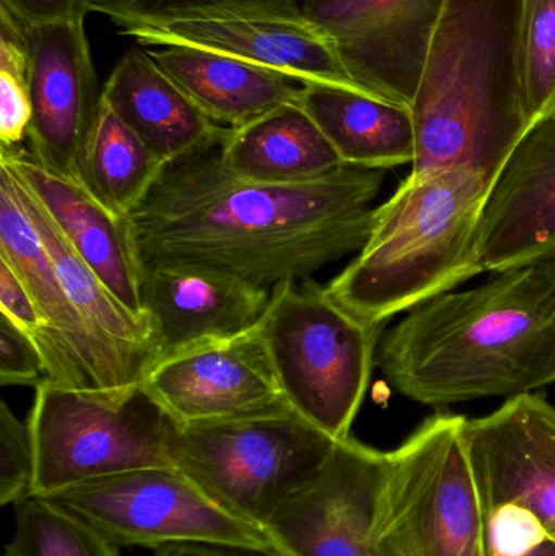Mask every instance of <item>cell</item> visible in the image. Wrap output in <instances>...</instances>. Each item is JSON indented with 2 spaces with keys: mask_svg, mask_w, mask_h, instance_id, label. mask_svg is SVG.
<instances>
[{
  "mask_svg": "<svg viewBox=\"0 0 555 556\" xmlns=\"http://www.w3.org/2000/svg\"><path fill=\"white\" fill-rule=\"evenodd\" d=\"M225 130L166 163L127 215L140 266L212 267L273 290L361 251L381 169L345 165L305 185L243 181L222 162Z\"/></svg>",
  "mask_w": 555,
  "mask_h": 556,
  "instance_id": "6da1fadb",
  "label": "cell"
},
{
  "mask_svg": "<svg viewBox=\"0 0 555 556\" xmlns=\"http://www.w3.org/2000/svg\"><path fill=\"white\" fill-rule=\"evenodd\" d=\"M414 307L378 346L394 391L430 407L555 384V254Z\"/></svg>",
  "mask_w": 555,
  "mask_h": 556,
  "instance_id": "7a4b0ae2",
  "label": "cell"
},
{
  "mask_svg": "<svg viewBox=\"0 0 555 556\" xmlns=\"http://www.w3.org/2000/svg\"><path fill=\"white\" fill-rule=\"evenodd\" d=\"M524 0H446L411 103V175L471 168L491 179L528 130L518 72Z\"/></svg>",
  "mask_w": 555,
  "mask_h": 556,
  "instance_id": "3957f363",
  "label": "cell"
},
{
  "mask_svg": "<svg viewBox=\"0 0 555 556\" xmlns=\"http://www.w3.org/2000/svg\"><path fill=\"white\" fill-rule=\"evenodd\" d=\"M494 179L471 168L407 176L375 208L370 233L329 294L365 323L383 326L481 276L479 227Z\"/></svg>",
  "mask_w": 555,
  "mask_h": 556,
  "instance_id": "277c9868",
  "label": "cell"
},
{
  "mask_svg": "<svg viewBox=\"0 0 555 556\" xmlns=\"http://www.w3.org/2000/svg\"><path fill=\"white\" fill-rule=\"evenodd\" d=\"M260 330L289 407L335 441L351 438L383 326L352 316L305 278L270 290Z\"/></svg>",
  "mask_w": 555,
  "mask_h": 556,
  "instance_id": "5b68a950",
  "label": "cell"
},
{
  "mask_svg": "<svg viewBox=\"0 0 555 556\" xmlns=\"http://www.w3.org/2000/svg\"><path fill=\"white\" fill-rule=\"evenodd\" d=\"M35 451V495L130 470L173 467L179 424L142 381L113 388H68L42 381L28 418Z\"/></svg>",
  "mask_w": 555,
  "mask_h": 556,
  "instance_id": "8992f818",
  "label": "cell"
},
{
  "mask_svg": "<svg viewBox=\"0 0 555 556\" xmlns=\"http://www.w3.org/2000/svg\"><path fill=\"white\" fill-rule=\"evenodd\" d=\"M468 418L439 414L388 451L377 532L390 556H488L466 444Z\"/></svg>",
  "mask_w": 555,
  "mask_h": 556,
  "instance_id": "52a82bcc",
  "label": "cell"
},
{
  "mask_svg": "<svg viewBox=\"0 0 555 556\" xmlns=\"http://www.w3.org/2000/svg\"><path fill=\"white\" fill-rule=\"evenodd\" d=\"M338 441L295 412L179 425L173 467L237 518L264 531L302 492Z\"/></svg>",
  "mask_w": 555,
  "mask_h": 556,
  "instance_id": "ba28073f",
  "label": "cell"
},
{
  "mask_svg": "<svg viewBox=\"0 0 555 556\" xmlns=\"http://www.w3.org/2000/svg\"><path fill=\"white\" fill-rule=\"evenodd\" d=\"M49 498L77 513L119 548L212 545L274 554L264 531L231 515L175 467L130 470Z\"/></svg>",
  "mask_w": 555,
  "mask_h": 556,
  "instance_id": "9c48e42d",
  "label": "cell"
},
{
  "mask_svg": "<svg viewBox=\"0 0 555 556\" xmlns=\"http://www.w3.org/2000/svg\"><path fill=\"white\" fill-rule=\"evenodd\" d=\"M446 0H302L358 88L409 106Z\"/></svg>",
  "mask_w": 555,
  "mask_h": 556,
  "instance_id": "30bf717a",
  "label": "cell"
},
{
  "mask_svg": "<svg viewBox=\"0 0 555 556\" xmlns=\"http://www.w3.org/2000/svg\"><path fill=\"white\" fill-rule=\"evenodd\" d=\"M384 451L338 441L315 479L264 529L273 556H390L377 532Z\"/></svg>",
  "mask_w": 555,
  "mask_h": 556,
  "instance_id": "8fae6325",
  "label": "cell"
},
{
  "mask_svg": "<svg viewBox=\"0 0 555 556\" xmlns=\"http://www.w3.org/2000/svg\"><path fill=\"white\" fill-rule=\"evenodd\" d=\"M140 381L179 425L293 412L277 381L260 324L240 336L159 359Z\"/></svg>",
  "mask_w": 555,
  "mask_h": 556,
  "instance_id": "7c38bea8",
  "label": "cell"
},
{
  "mask_svg": "<svg viewBox=\"0 0 555 556\" xmlns=\"http://www.w3.org/2000/svg\"><path fill=\"white\" fill-rule=\"evenodd\" d=\"M29 55V155L48 172L80 186V165L100 110L84 22L25 26Z\"/></svg>",
  "mask_w": 555,
  "mask_h": 556,
  "instance_id": "4fadbf2b",
  "label": "cell"
},
{
  "mask_svg": "<svg viewBox=\"0 0 555 556\" xmlns=\"http://www.w3.org/2000/svg\"><path fill=\"white\" fill-rule=\"evenodd\" d=\"M466 444L482 511L515 505L533 513L555 541V407L541 395L508 399L466 420Z\"/></svg>",
  "mask_w": 555,
  "mask_h": 556,
  "instance_id": "5bb4252c",
  "label": "cell"
},
{
  "mask_svg": "<svg viewBox=\"0 0 555 556\" xmlns=\"http://www.w3.org/2000/svg\"><path fill=\"white\" fill-rule=\"evenodd\" d=\"M269 300V288L212 267H142V304L152 330V363L253 329L263 319Z\"/></svg>",
  "mask_w": 555,
  "mask_h": 556,
  "instance_id": "9a60e30c",
  "label": "cell"
},
{
  "mask_svg": "<svg viewBox=\"0 0 555 556\" xmlns=\"http://www.w3.org/2000/svg\"><path fill=\"white\" fill-rule=\"evenodd\" d=\"M555 254V110L521 137L495 176L479 227L484 273Z\"/></svg>",
  "mask_w": 555,
  "mask_h": 556,
  "instance_id": "2e32d148",
  "label": "cell"
},
{
  "mask_svg": "<svg viewBox=\"0 0 555 556\" xmlns=\"http://www.w3.org/2000/svg\"><path fill=\"white\" fill-rule=\"evenodd\" d=\"M142 48L189 46L230 55L299 84L362 90L342 64L335 45L308 22L280 18H191L121 29ZM367 93V91H365Z\"/></svg>",
  "mask_w": 555,
  "mask_h": 556,
  "instance_id": "e0dca14e",
  "label": "cell"
},
{
  "mask_svg": "<svg viewBox=\"0 0 555 556\" xmlns=\"http://www.w3.org/2000/svg\"><path fill=\"white\" fill-rule=\"evenodd\" d=\"M0 165L38 199L75 253L108 290L130 313L149 320L142 304V266L127 218L108 211L81 186L42 168L22 147L0 150Z\"/></svg>",
  "mask_w": 555,
  "mask_h": 556,
  "instance_id": "ac0fdd59",
  "label": "cell"
},
{
  "mask_svg": "<svg viewBox=\"0 0 555 556\" xmlns=\"http://www.w3.org/2000/svg\"><path fill=\"white\" fill-rule=\"evenodd\" d=\"M0 260L22 278L52 336L87 372L94 388L137 382L94 340L75 309L5 168H0Z\"/></svg>",
  "mask_w": 555,
  "mask_h": 556,
  "instance_id": "d6986e66",
  "label": "cell"
},
{
  "mask_svg": "<svg viewBox=\"0 0 555 556\" xmlns=\"http://www.w3.org/2000/svg\"><path fill=\"white\" fill-rule=\"evenodd\" d=\"M116 116L166 165L224 132L142 46L127 49L103 88Z\"/></svg>",
  "mask_w": 555,
  "mask_h": 556,
  "instance_id": "ffe728a7",
  "label": "cell"
},
{
  "mask_svg": "<svg viewBox=\"0 0 555 556\" xmlns=\"http://www.w3.org/2000/svg\"><path fill=\"white\" fill-rule=\"evenodd\" d=\"M156 64L217 126L240 129L299 101L302 84L279 72L189 46L150 51Z\"/></svg>",
  "mask_w": 555,
  "mask_h": 556,
  "instance_id": "44dd1931",
  "label": "cell"
},
{
  "mask_svg": "<svg viewBox=\"0 0 555 556\" xmlns=\"http://www.w3.org/2000/svg\"><path fill=\"white\" fill-rule=\"evenodd\" d=\"M299 103L344 165L381 172L413 166L416 127L409 106L326 84H303Z\"/></svg>",
  "mask_w": 555,
  "mask_h": 556,
  "instance_id": "7402d4cb",
  "label": "cell"
},
{
  "mask_svg": "<svg viewBox=\"0 0 555 556\" xmlns=\"http://www.w3.org/2000/svg\"><path fill=\"white\" fill-rule=\"evenodd\" d=\"M0 168H5L12 176L23 211L48 250L55 273L91 336L136 381H140L152 363L149 320L130 313L108 290L100 277L75 253L38 199L7 166L0 165Z\"/></svg>",
  "mask_w": 555,
  "mask_h": 556,
  "instance_id": "603a6c76",
  "label": "cell"
},
{
  "mask_svg": "<svg viewBox=\"0 0 555 556\" xmlns=\"http://www.w3.org/2000/svg\"><path fill=\"white\" fill-rule=\"evenodd\" d=\"M220 153L235 178L257 185H305L345 166L299 101L225 130Z\"/></svg>",
  "mask_w": 555,
  "mask_h": 556,
  "instance_id": "cb8c5ba5",
  "label": "cell"
},
{
  "mask_svg": "<svg viewBox=\"0 0 555 556\" xmlns=\"http://www.w3.org/2000/svg\"><path fill=\"white\" fill-rule=\"evenodd\" d=\"M163 166L101 97L81 156V188L108 211L127 218L146 198Z\"/></svg>",
  "mask_w": 555,
  "mask_h": 556,
  "instance_id": "d4e9b609",
  "label": "cell"
},
{
  "mask_svg": "<svg viewBox=\"0 0 555 556\" xmlns=\"http://www.w3.org/2000/svg\"><path fill=\"white\" fill-rule=\"evenodd\" d=\"M13 535L2 556H121V548L58 502L29 496L13 508Z\"/></svg>",
  "mask_w": 555,
  "mask_h": 556,
  "instance_id": "484cf974",
  "label": "cell"
},
{
  "mask_svg": "<svg viewBox=\"0 0 555 556\" xmlns=\"http://www.w3.org/2000/svg\"><path fill=\"white\" fill-rule=\"evenodd\" d=\"M91 13L117 28L191 18H280L306 22L302 0H90Z\"/></svg>",
  "mask_w": 555,
  "mask_h": 556,
  "instance_id": "4316f807",
  "label": "cell"
},
{
  "mask_svg": "<svg viewBox=\"0 0 555 556\" xmlns=\"http://www.w3.org/2000/svg\"><path fill=\"white\" fill-rule=\"evenodd\" d=\"M518 72L530 129L555 110V0H524Z\"/></svg>",
  "mask_w": 555,
  "mask_h": 556,
  "instance_id": "83f0119b",
  "label": "cell"
},
{
  "mask_svg": "<svg viewBox=\"0 0 555 556\" xmlns=\"http://www.w3.org/2000/svg\"><path fill=\"white\" fill-rule=\"evenodd\" d=\"M31 124L29 55L25 26L0 9V142L16 149L28 139Z\"/></svg>",
  "mask_w": 555,
  "mask_h": 556,
  "instance_id": "f1b7e54d",
  "label": "cell"
},
{
  "mask_svg": "<svg viewBox=\"0 0 555 556\" xmlns=\"http://www.w3.org/2000/svg\"><path fill=\"white\" fill-rule=\"evenodd\" d=\"M35 495V451L28 421L5 402L0 404V506H13Z\"/></svg>",
  "mask_w": 555,
  "mask_h": 556,
  "instance_id": "f546056e",
  "label": "cell"
},
{
  "mask_svg": "<svg viewBox=\"0 0 555 556\" xmlns=\"http://www.w3.org/2000/svg\"><path fill=\"white\" fill-rule=\"evenodd\" d=\"M48 379L45 359L35 340L0 314V382L36 386Z\"/></svg>",
  "mask_w": 555,
  "mask_h": 556,
  "instance_id": "4dcf8cb0",
  "label": "cell"
},
{
  "mask_svg": "<svg viewBox=\"0 0 555 556\" xmlns=\"http://www.w3.org/2000/svg\"><path fill=\"white\" fill-rule=\"evenodd\" d=\"M0 9L23 26L85 22L91 13L90 0H0Z\"/></svg>",
  "mask_w": 555,
  "mask_h": 556,
  "instance_id": "1f68e13d",
  "label": "cell"
},
{
  "mask_svg": "<svg viewBox=\"0 0 555 556\" xmlns=\"http://www.w3.org/2000/svg\"><path fill=\"white\" fill-rule=\"evenodd\" d=\"M153 556H257L250 552L234 548L212 547V545H172L153 552Z\"/></svg>",
  "mask_w": 555,
  "mask_h": 556,
  "instance_id": "d6a6232c",
  "label": "cell"
},
{
  "mask_svg": "<svg viewBox=\"0 0 555 556\" xmlns=\"http://www.w3.org/2000/svg\"><path fill=\"white\" fill-rule=\"evenodd\" d=\"M518 556H555V541L554 539H550V541L543 542V544L531 548V551H528L527 554H521Z\"/></svg>",
  "mask_w": 555,
  "mask_h": 556,
  "instance_id": "836d02e7",
  "label": "cell"
}]
</instances>
